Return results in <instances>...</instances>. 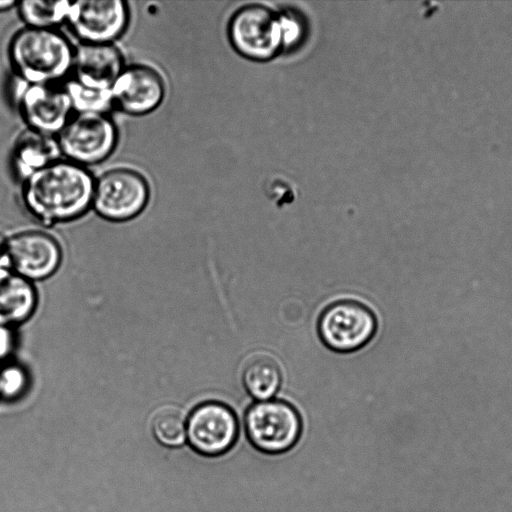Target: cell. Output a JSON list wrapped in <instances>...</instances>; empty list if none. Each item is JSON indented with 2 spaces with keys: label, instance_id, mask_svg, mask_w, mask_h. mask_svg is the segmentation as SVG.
<instances>
[{
  "label": "cell",
  "instance_id": "9",
  "mask_svg": "<svg viewBox=\"0 0 512 512\" xmlns=\"http://www.w3.org/2000/svg\"><path fill=\"white\" fill-rule=\"evenodd\" d=\"M129 8L122 0L71 2L66 20L81 43H113L127 28Z\"/></svg>",
  "mask_w": 512,
  "mask_h": 512
},
{
  "label": "cell",
  "instance_id": "4",
  "mask_svg": "<svg viewBox=\"0 0 512 512\" xmlns=\"http://www.w3.org/2000/svg\"><path fill=\"white\" fill-rule=\"evenodd\" d=\"M62 155L81 166L95 165L107 159L117 146L118 131L108 114H72L57 135Z\"/></svg>",
  "mask_w": 512,
  "mask_h": 512
},
{
  "label": "cell",
  "instance_id": "3",
  "mask_svg": "<svg viewBox=\"0 0 512 512\" xmlns=\"http://www.w3.org/2000/svg\"><path fill=\"white\" fill-rule=\"evenodd\" d=\"M228 37L240 55L253 61H268L284 51L280 12L260 4L235 11Z\"/></svg>",
  "mask_w": 512,
  "mask_h": 512
},
{
  "label": "cell",
  "instance_id": "16",
  "mask_svg": "<svg viewBox=\"0 0 512 512\" xmlns=\"http://www.w3.org/2000/svg\"><path fill=\"white\" fill-rule=\"evenodd\" d=\"M243 383L247 392L259 401L269 400L281 384V371L271 358L260 356L252 359L243 372Z\"/></svg>",
  "mask_w": 512,
  "mask_h": 512
},
{
  "label": "cell",
  "instance_id": "12",
  "mask_svg": "<svg viewBox=\"0 0 512 512\" xmlns=\"http://www.w3.org/2000/svg\"><path fill=\"white\" fill-rule=\"evenodd\" d=\"M11 270L31 280L51 276L61 263L57 241L41 231H24L6 240Z\"/></svg>",
  "mask_w": 512,
  "mask_h": 512
},
{
  "label": "cell",
  "instance_id": "14",
  "mask_svg": "<svg viewBox=\"0 0 512 512\" xmlns=\"http://www.w3.org/2000/svg\"><path fill=\"white\" fill-rule=\"evenodd\" d=\"M37 304L31 281L14 271L0 272V324L13 326L27 320Z\"/></svg>",
  "mask_w": 512,
  "mask_h": 512
},
{
  "label": "cell",
  "instance_id": "19",
  "mask_svg": "<svg viewBox=\"0 0 512 512\" xmlns=\"http://www.w3.org/2000/svg\"><path fill=\"white\" fill-rule=\"evenodd\" d=\"M63 87L69 96L72 110L76 113L107 114L114 108L110 89L87 87L74 79L68 80Z\"/></svg>",
  "mask_w": 512,
  "mask_h": 512
},
{
  "label": "cell",
  "instance_id": "7",
  "mask_svg": "<svg viewBox=\"0 0 512 512\" xmlns=\"http://www.w3.org/2000/svg\"><path fill=\"white\" fill-rule=\"evenodd\" d=\"M377 321L366 306L355 301L329 305L320 315L318 333L326 347L341 353L356 351L375 335Z\"/></svg>",
  "mask_w": 512,
  "mask_h": 512
},
{
  "label": "cell",
  "instance_id": "20",
  "mask_svg": "<svg viewBox=\"0 0 512 512\" xmlns=\"http://www.w3.org/2000/svg\"><path fill=\"white\" fill-rule=\"evenodd\" d=\"M284 41V51L298 46L306 35V25L302 17L293 10L280 11Z\"/></svg>",
  "mask_w": 512,
  "mask_h": 512
},
{
  "label": "cell",
  "instance_id": "23",
  "mask_svg": "<svg viewBox=\"0 0 512 512\" xmlns=\"http://www.w3.org/2000/svg\"><path fill=\"white\" fill-rule=\"evenodd\" d=\"M10 269L11 267L7 253L6 240L0 237V272Z\"/></svg>",
  "mask_w": 512,
  "mask_h": 512
},
{
  "label": "cell",
  "instance_id": "22",
  "mask_svg": "<svg viewBox=\"0 0 512 512\" xmlns=\"http://www.w3.org/2000/svg\"><path fill=\"white\" fill-rule=\"evenodd\" d=\"M13 335L11 327L0 324V359L7 357L12 351Z\"/></svg>",
  "mask_w": 512,
  "mask_h": 512
},
{
  "label": "cell",
  "instance_id": "2",
  "mask_svg": "<svg viewBox=\"0 0 512 512\" xmlns=\"http://www.w3.org/2000/svg\"><path fill=\"white\" fill-rule=\"evenodd\" d=\"M74 48L56 29L24 27L11 39L9 57L20 80L57 84L72 71Z\"/></svg>",
  "mask_w": 512,
  "mask_h": 512
},
{
  "label": "cell",
  "instance_id": "10",
  "mask_svg": "<svg viewBox=\"0 0 512 512\" xmlns=\"http://www.w3.org/2000/svg\"><path fill=\"white\" fill-rule=\"evenodd\" d=\"M186 433L191 447L205 456H219L235 443L238 423L234 412L219 402H205L193 409Z\"/></svg>",
  "mask_w": 512,
  "mask_h": 512
},
{
  "label": "cell",
  "instance_id": "24",
  "mask_svg": "<svg viewBox=\"0 0 512 512\" xmlns=\"http://www.w3.org/2000/svg\"><path fill=\"white\" fill-rule=\"evenodd\" d=\"M15 5H18L15 0H0V11L8 10Z\"/></svg>",
  "mask_w": 512,
  "mask_h": 512
},
{
  "label": "cell",
  "instance_id": "1",
  "mask_svg": "<svg viewBox=\"0 0 512 512\" xmlns=\"http://www.w3.org/2000/svg\"><path fill=\"white\" fill-rule=\"evenodd\" d=\"M95 179L89 170L58 159L23 181L27 211L43 224L72 221L91 207Z\"/></svg>",
  "mask_w": 512,
  "mask_h": 512
},
{
  "label": "cell",
  "instance_id": "18",
  "mask_svg": "<svg viewBox=\"0 0 512 512\" xmlns=\"http://www.w3.org/2000/svg\"><path fill=\"white\" fill-rule=\"evenodd\" d=\"M151 429L155 438L162 444L177 446L183 443L187 421L183 410L175 405H164L151 416Z\"/></svg>",
  "mask_w": 512,
  "mask_h": 512
},
{
  "label": "cell",
  "instance_id": "15",
  "mask_svg": "<svg viewBox=\"0 0 512 512\" xmlns=\"http://www.w3.org/2000/svg\"><path fill=\"white\" fill-rule=\"evenodd\" d=\"M60 155L56 138L29 129L18 138L14 146L13 169L24 181L36 171L58 160Z\"/></svg>",
  "mask_w": 512,
  "mask_h": 512
},
{
  "label": "cell",
  "instance_id": "5",
  "mask_svg": "<svg viewBox=\"0 0 512 512\" xmlns=\"http://www.w3.org/2000/svg\"><path fill=\"white\" fill-rule=\"evenodd\" d=\"M149 198L145 177L136 170L119 167L95 179L91 207L106 220L122 222L138 216Z\"/></svg>",
  "mask_w": 512,
  "mask_h": 512
},
{
  "label": "cell",
  "instance_id": "21",
  "mask_svg": "<svg viewBox=\"0 0 512 512\" xmlns=\"http://www.w3.org/2000/svg\"><path fill=\"white\" fill-rule=\"evenodd\" d=\"M26 383L23 370L16 365H6L0 369V396L11 399L19 395Z\"/></svg>",
  "mask_w": 512,
  "mask_h": 512
},
{
  "label": "cell",
  "instance_id": "6",
  "mask_svg": "<svg viewBox=\"0 0 512 512\" xmlns=\"http://www.w3.org/2000/svg\"><path fill=\"white\" fill-rule=\"evenodd\" d=\"M301 429L298 412L284 401H259L246 412L247 437L256 449L264 453L288 451L298 441Z\"/></svg>",
  "mask_w": 512,
  "mask_h": 512
},
{
  "label": "cell",
  "instance_id": "17",
  "mask_svg": "<svg viewBox=\"0 0 512 512\" xmlns=\"http://www.w3.org/2000/svg\"><path fill=\"white\" fill-rule=\"evenodd\" d=\"M70 4L66 0H25L18 2V11L27 27L55 29L66 22Z\"/></svg>",
  "mask_w": 512,
  "mask_h": 512
},
{
  "label": "cell",
  "instance_id": "11",
  "mask_svg": "<svg viewBox=\"0 0 512 512\" xmlns=\"http://www.w3.org/2000/svg\"><path fill=\"white\" fill-rule=\"evenodd\" d=\"M110 91L114 108L128 115L142 116L159 107L166 89L155 69L133 64L124 67Z\"/></svg>",
  "mask_w": 512,
  "mask_h": 512
},
{
  "label": "cell",
  "instance_id": "8",
  "mask_svg": "<svg viewBox=\"0 0 512 512\" xmlns=\"http://www.w3.org/2000/svg\"><path fill=\"white\" fill-rule=\"evenodd\" d=\"M17 80L13 98L29 129L49 136L58 135L73 111L64 87Z\"/></svg>",
  "mask_w": 512,
  "mask_h": 512
},
{
  "label": "cell",
  "instance_id": "13",
  "mask_svg": "<svg viewBox=\"0 0 512 512\" xmlns=\"http://www.w3.org/2000/svg\"><path fill=\"white\" fill-rule=\"evenodd\" d=\"M125 66L121 51L113 43H80L74 48L72 79L87 87L108 90Z\"/></svg>",
  "mask_w": 512,
  "mask_h": 512
}]
</instances>
